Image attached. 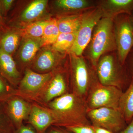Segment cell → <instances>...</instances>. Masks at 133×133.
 I'll return each mask as SVG.
<instances>
[{"label":"cell","instance_id":"1","mask_svg":"<svg viewBox=\"0 0 133 133\" xmlns=\"http://www.w3.org/2000/svg\"><path fill=\"white\" fill-rule=\"evenodd\" d=\"M50 111L59 127L91 125L85 100L74 93H66L51 101Z\"/></svg>","mask_w":133,"mask_h":133},{"label":"cell","instance_id":"2","mask_svg":"<svg viewBox=\"0 0 133 133\" xmlns=\"http://www.w3.org/2000/svg\"><path fill=\"white\" fill-rule=\"evenodd\" d=\"M113 21L112 17L103 16L94 30L88 55L95 67L102 55L116 49Z\"/></svg>","mask_w":133,"mask_h":133},{"label":"cell","instance_id":"3","mask_svg":"<svg viewBox=\"0 0 133 133\" xmlns=\"http://www.w3.org/2000/svg\"><path fill=\"white\" fill-rule=\"evenodd\" d=\"M96 68L99 81L102 85L116 87L124 91L131 83L132 78L129 76L125 65L116 62L112 55L100 58Z\"/></svg>","mask_w":133,"mask_h":133},{"label":"cell","instance_id":"4","mask_svg":"<svg viewBox=\"0 0 133 133\" xmlns=\"http://www.w3.org/2000/svg\"><path fill=\"white\" fill-rule=\"evenodd\" d=\"M123 91L116 87L92 83L86 102L88 109L101 108H119L120 99Z\"/></svg>","mask_w":133,"mask_h":133},{"label":"cell","instance_id":"5","mask_svg":"<svg viewBox=\"0 0 133 133\" xmlns=\"http://www.w3.org/2000/svg\"><path fill=\"white\" fill-rule=\"evenodd\" d=\"M103 16V12L99 6L83 13L81 25L76 33L74 44L69 50L71 54L81 56L90 42L95 26Z\"/></svg>","mask_w":133,"mask_h":133},{"label":"cell","instance_id":"6","mask_svg":"<svg viewBox=\"0 0 133 133\" xmlns=\"http://www.w3.org/2000/svg\"><path fill=\"white\" fill-rule=\"evenodd\" d=\"M87 116L92 125L107 129L113 133H119L128 125L119 108L88 109Z\"/></svg>","mask_w":133,"mask_h":133},{"label":"cell","instance_id":"7","mask_svg":"<svg viewBox=\"0 0 133 133\" xmlns=\"http://www.w3.org/2000/svg\"><path fill=\"white\" fill-rule=\"evenodd\" d=\"M114 33L118 59L125 65L126 59L133 48V26L131 16L123 14L117 16Z\"/></svg>","mask_w":133,"mask_h":133},{"label":"cell","instance_id":"8","mask_svg":"<svg viewBox=\"0 0 133 133\" xmlns=\"http://www.w3.org/2000/svg\"><path fill=\"white\" fill-rule=\"evenodd\" d=\"M73 92L86 101L92 82L88 66L84 59L71 54Z\"/></svg>","mask_w":133,"mask_h":133},{"label":"cell","instance_id":"9","mask_svg":"<svg viewBox=\"0 0 133 133\" xmlns=\"http://www.w3.org/2000/svg\"><path fill=\"white\" fill-rule=\"evenodd\" d=\"M15 96L3 103L6 114L13 125L18 129L30 112V106L24 100Z\"/></svg>","mask_w":133,"mask_h":133},{"label":"cell","instance_id":"10","mask_svg":"<svg viewBox=\"0 0 133 133\" xmlns=\"http://www.w3.org/2000/svg\"><path fill=\"white\" fill-rule=\"evenodd\" d=\"M52 77V73L39 74L28 69L21 81L19 91L28 95L36 94L44 87Z\"/></svg>","mask_w":133,"mask_h":133},{"label":"cell","instance_id":"11","mask_svg":"<svg viewBox=\"0 0 133 133\" xmlns=\"http://www.w3.org/2000/svg\"><path fill=\"white\" fill-rule=\"evenodd\" d=\"M104 17L114 18L119 15H131L133 12V0H107L103 1L99 6Z\"/></svg>","mask_w":133,"mask_h":133},{"label":"cell","instance_id":"12","mask_svg":"<svg viewBox=\"0 0 133 133\" xmlns=\"http://www.w3.org/2000/svg\"><path fill=\"white\" fill-rule=\"evenodd\" d=\"M0 76L12 86L16 85L20 78V73L12 56L0 48Z\"/></svg>","mask_w":133,"mask_h":133},{"label":"cell","instance_id":"13","mask_svg":"<svg viewBox=\"0 0 133 133\" xmlns=\"http://www.w3.org/2000/svg\"><path fill=\"white\" fill-rule=\"evenodd\" d=\"M29 122L38 133H43L50 125L55 124V119L51 112L33 106L29 115Z\"/></svg>","mask_w":133,"mask_h":133},{"label":"cell","instance_id":"14","mask_svg":"<svg viewBox=\"0 0 133 133\" xmlns=\"http://www.w3.org/2000/svg\"><path fill=\"white\" fill-rule=\"evenodd\" d=\"M67 87L64 76L61 74H57L51 79L44 94V99L46 102L53 100L66 93Z\"/></svg>","mask_w":133,"mask_h":133},{"label":"cell","instance_id":"15","mask_svg":"<svg viewBox=\"0 0 133 133\" xmlns=\"http://www.w3.org/2000/svg\"><path fill=\"white\" fill-rule=\"evenodd\" d=\"M55 5L63 12H74L78 14L95 8L92 2L87 0H57Z\"/></svg>","mask_w":133,"mask_h":133},{"label":"cell","instance_id":"16","mask_svg":"<svg viewBox=\"0 0 133 133\" xmlns=\"http://www.w3.org/2000/svg\"><path fill=\"white\" fill-rule=\"evenodd\" d=\"M119 109L128 125L133 118V77L128 87L122 93L120 99Z\"/></svg>","mask_w":133,"mask_h":133},{"label":"cell","instance_id":"17","mask_svg":"<svg viewBox=\"0 0 133 133\" xmlns=\"http://www.w3.org/2000/svg\"><path fill=\"white\" fill-rule=\"evenodd\" d=\"M0 33V48L4 52L12 56L19 45L20 33L13 29H6Z\"/></svg>","mask_w":133,"mask_h":133},{"label":"cell","instance_id":"18","mask_svg":"<svg viewBox=\"0 0 133 133\" xmlns=\"http://www.w3.org/2000/svg\"><path fill=\"white\" fill-rule=\"evenodd\" d=\"M24 38L19 52V56L23 62L28 63L33 59L41 47V38Z\"/></svg>","mask_w":133,"mask_h":133},{"label":"cell","instance_id":"19","mask_svg":"<svg viewBox=\"0 0 133 133\" xmlns=\"http://www.w3.org/2000/svg\"><path fill=\"white\" fill-rule=\"evenodd\" d=\"M47 0H36L31 3L21 15V19L24 22H31L42 14L48 4Z\"/></svg>","mask_w":133,"mask_h":133},{"label":"cell","instance_id":"20","mask_svg":"<svg viewBox=\"0 0 133 133\" xmlns=\"http://www.w3.org/2000/svg\"><path fill=\"white\" fill-rule=\"evenodd\" d=\"M84 13L64 17L57 20L60 33H77L81 25Z\"/></svg>","mask_w":133,"mask_h":133},{"label":"cell","instance_id":"21","mask_svg":"<svg viewBox=\"0 0 133 133\" xmlns=\"http://www.w3.org/2000/svg\"><path fill=\"white\" fill-rule=\"evenodd\" d=\"M59 33L57 20L50 19L41 38V47L52 45L56 41Z\"/></svg>","mask_w":133,"mask_h":133},{"label":"cell","instance_id":"22","mask_svg":"<svg viewBox=\"0 0 133 133\" xmlns=\"http://www.w3.org/2000/svg\"><path fill=\"white\" fill-rule=\"evenodd\" d=\"M49 20L38 21L30 23L21 30V34L24 38H41Z\"/></svg>","mask_w":133,"mask_h":133},{"label":"cell","instance_id":"23","mask_svg":"<svg viewBox=\"0 0 133 133\" xmlns=\"http://www.w3.org/2000/svg\"><path fill=\"white\" fill-rule=\"evenodd\" d=\"M56 62L55 54L52 51L46 50L39 55L36 60V68L40 71H48L53 68Z\"/></svg>","mask_w":133,"mask_h":133},{"label":"cell","instance_id":"24","mask_svg":"<svg viewBox=\"0 0 133 133\" xmlns=\"http://www.w3.org/2000/svg\"><path fill=\"white\" fill-rule=\"evenodd\" d=\"M76 33H59L56 41L52 45L53 49L61 52L70 50L74 44Z\"/></svg>","mask_w":133,"mask_h":133},{"label":"cell","instance_id":"25","mask_svg":"<svg viewBox=\"0 0 133 133\" xmlns=\"http://www.w3.org/2000/svg\"><path fill=\"white\" fill-rule=\"evenodd\" d=\"M6 79L0 76V104L16 95V91Z\"/></svg>","mask_w":133,"mask_h":133},{"label":"cell","instance_id":"26","mask_svg":"<svg viewBox=\"0 0 133 133\" xmlns=\"http://www.w3.org/2000/svg\"><path fill=\"white\" fill-rule=\"evenodd\" d=\"M14 125L6 114L3 103L0 104V133H11Z\"/></svg>","mask_w":133,"mask_h":133},{"label":"cell","instance_id":"27","mask_svg":"<svg viewBox=\"0 0 133 133\" xmlns=\"http://www.w3.org/2000/svg\"><path fill=\"white\" fill-rule=\"evenodd\" d=\"M65 128L72 133H95L92 125L70 126Z\"/></svg>","mask_w":133,"mask_h":133},{"label":"cell","instance_id":"28","mask_svg":"<svg viewBox=\"0 0 133 133\" xmlns=\"http://www.w3.org/2000/svg\"><path fill=\"white\" fill-rule=\"evenodd\" d=\"M14 2V0H0V11L2 16L7 14Z\"/></svg>","mask_w":133,"mask_h":133},{"label":"cell","instance_id":"29","mask_svg":"<svg viewBox=\"0 0 133 133\" xmlns=\"http://www.w3.org/2000/svg\"><path fill=\"white\" fill-rule=\"evenodd\" d=\"M129 64V71L131 72V76L133 78V48L128 56L126 61H128Z\"/></svg>","mask_w":133,"mask_h":133},{"label":"cell","instance_id":"30","mask_svg":"<svg viewBox=\"0 0 133 133\" xmlns=\"http://www.w3.org/2000/svg\"><path fill=\"white\" fill-rule=\"evenodd\" d=\"M119 133H133V118L125 128Z\"/></svg>","mask_w":133,"mask_h":133},{"label":"cell","instance_id":"31","mask_svg":"<svg viewBox=\"0 0 133 133\" xmlns=\"http://www.w3.org/2000/svg\"><path fill=\"white\" fill-rule=\"evenodd\" d=\"M17 133H35L34 131L30 128L28 127L22 126L18 129Z\"/></svg>","mask_w":133,"mask_h":133},{"label":"cell","instance_id":"32","mask_svg":"<svg viewBox=\"0 0 133 133\" xmlns=\"http://www.w3.org/2000/svg\"><path fill=\"white\" fill-rule=\"evenodd\" d=\"M92 127L95 133H113L104 128L94 126H92Z\"/></svg>","mask_w":133,"mask_h":133},{"label":"cell","instance_id":"33","mask_svg":"<svg viewBox=\"0 0 133 133\" xmlns=\"http://www.w3.org/2000/svg\"><path fill=\"white\" fill-rule=\"evenodd\" d=\"M50 133H72L70 131L66 129H62L57 128H55L51 131Z\"/></svg>","mask_w":133,"mask_h":133},{"label":"cell","instance_id":"34","mask_svg":"<svg viewBox=\"0 0 133 133\" xmlns=\"http://www.w3.org/2000/svg\"><path fill=\"white\" fill-rule=\"evenodd\" d=\"M5 29V24L3 19V17L0 11V30H4Z\"/></svg>","mask_w":133,"mask_h":133},{"label":"cell","instance_id":"35","mask_svg":"<svg viewBox=\"0 0 133 133\" xmlns=\"http://www.w3.org/2000/svg\"><path fill=\"white\" fill-rule=\"evenodd\" d=\"M131 19H132V22L133 26V12L132 14L131 15Z\"/></svg>","mask_w":133,"mask_h":133},{"label":"cell","instance_id":"36","mask_svg":"<svg viewBox=\"0 0 133 133\" xmlns=\"http://www.w3.org/2000/svg\"><path fill=\"white\" fill-rule=\"evenodd\" d=\"M1 30H0V33H1Z\"/></svg>","mask_w":133,"mask_h":133},{"label":"cell","instance_id":"37","mask_svg":"<svg viewBox=\"0 0 133 133\" xmlns=\"http://www.w3.org/2000/svg\"></svg>","mask_w":133,"mask_h":133}]
</instances>
